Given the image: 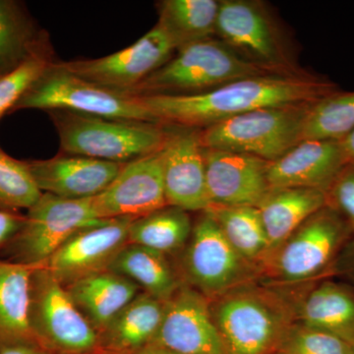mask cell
I'll use <instances>...</instances> for the list:
<instances>
[{
	"instance_id": "obj_1",
	"label": "cell",
	"mask_w": 354,
	"mask_h": 354,
	"mask_svg": "<svg viewBox=\"0 0 354 354\" xmlns=\"http://www.w3.org/2000/svg\"><path fill=\"white\" fill-rule=\"evenodd\" d=\"M337 92L335 84L311 74H272L234 81L199 94L136 97L153 122L204 129L256 109L315 104Z\"/></svg>"
},
{
	"instance_id": "obj_2",
	"label": "cell",
	"mask_w": 354,
	"mask_h": 354,
	"mask_svg": "<svg viewBox=\"0 0 354 354\" xmlns=\"http://www.w3.org/2000/svg\"><path fill=\"white\" fill-rule=\"evenodd\" d=\"M225 354L281 353L295 319V305L274 288L249 283L211 300Z\"/></svg>"
},
{
	"instance_id": "obj_3",
	"label": "cell",
	"mask_w": 354,
	"mask_h": 354,
	"mask_svg": "<svg viewBox=\"0 0 354 354\" xmlns=\"http://www.w3.org/2000/svg\"><path fill=\"white\" fill-rule=\"evenodd\" d=\"M64 153L127 164L164 148L167 128L148 121L48 111Z\"/></svg>"
},
{
	"instance_id": "obj_4",
	"label": "cell",
	"mask_w": 354,
	"mask_h": 354,
	"mask_svg": "<svg viewBox=\"0 0 354 354\" xmlns=\"http://www.w3.org/2000/svg\"><path fill=\"white\" fill-rule=\"evenodd\" d=\"M176 51L169 62L125 94L135 97L199 94L241 79L272 75L246 62L215 38Z\"/></svg>"
},
{
	"instance_id": "obj_5",
	"label": "cell",
	"mask_w": 354,
	"mask_h": 354,
	"mask_svg": "<svg viewBox=\"0 0 354 354\" xmlns=\"http://www.w3.org/2000/svg\"><path fill=\"white\" fill-rule=\"evenodd\" d=\"M354 234L335 209L324 207L263 263L260 272L274 285L290 286L330 277V270Z\"/></svg>"
},
{
	"instance_id": "obj_6",
	"label": "cell",
	"mask_w": 354,
	"mask_h": 354,
	"mask_svg": "<svg viewBox=\"0 0 354 354\" xmlns=\"http://www.w3.org/2000/svg\"><path fill=\"white\" fill-rule=\"evenodd\" d=\"M313 104L256 109L221 121L201 129L202 145L272 162L304 140L305 120Z\"/></svg>"
},
{
	"instance_id": "obj_7",
	"label": "cell",
	"mask_w": 354,
	"mask_h": 354,
	"mask_svg": "<svg viewBox=\"0 0 354 354\" xmlns=\"http://www.w3.org/2000/svg\"><path fill=\"white\" fill-rule=\"evenodd\" d=\"M29 323L35 342L46 353L100 354L97 332L44 267L32 268Z\"/></svg>"
},
{
	"instance_id": "obj_8",
	"label": "cell",
	"mask_w": 354,
	"mask_h": 354,
	"mask_svg": "<svg viewBox=\"0 0 354 354\" xmlns=\"http://www.w3.org/2000/svg\"><path fill=\"white\" fill-rule=\"evenodd\" d=\"M28 109L153 122L134 95L88 82L62 68L57 60L23 95L12 113Z\"/></svg>"
},
{
	"instance_id": "obj_9",
	"label": "cell",
	"mask_w": 354,
	"mask_h": 354,
	"mask_svg": "<svg viewBox=\"0 0 354 354\" xmlns=\"http://www.w3.org/2000/svg\"><path fill=\"white\" fill-rule=\"evenodd\" d=\"M181 254L183 283L209 300L239 286L253 283L259 268L248 262L230 245L209 212H202L193 225L189 241Z\"/></svg>"
},
{
	"instance_id": "obj_10",
	"label": "cell",
	"mask_w": 354,
	"mask_h": 354,
	"mask_svg": "<svg viewBox=\"0 0 354 354\" xmlns=\"http://www.w3.org/2000/svg\"><path fill=\"white\" fill-rule=\"evenodd\" d=\"M218 41L239 57L278 75H301L283 32L263 2L221 0L216 21Z\"/></svg>"
},
{
	"instance_id": "obj_11",
	"label": "cell",
	"mask_w": 354,
	"mask_h": 354,
	"mask_svg": "<svg viewBox=\"0 0 354 354\" xmlns=\"http://www.w3.org/2000/svg\"><path fill=\"white\" fill-rule=\"evenodd\" d=\"M102 218L93 198L72 200L43 193L27 209L17 234L1 250L3 259L27 267L43 266L71 235Z\"/></svg>"
},
{
	"instance_id": "obj_12",
	"label": "cell",
	"mask_w": 354,
	"mask_h": 354,
	"mask_svg": "<svg viewBox=\"0 0 354 354\" xmlns=\"http://www.w3.org/2000/svg\"><path fill=\"white\" fill-rule=\"evenodd\" d=\"M174 51L167 34L157 24L131 46L108 57L57 64L88 82L125 93L169 62Z\"/></svg>"
},
{
	"instance_id": "obj_13",
	"label": "cell",
	"mask_w": 354,
	"mask_h": 354,
	"mask_svg": "<svg viewBox=\"0 0 354 354\" xmlns=\"http://www.w3.org/2000/svg\"><path fill=\"white\" fill-rule=\"evenodd\" d=\"M134 218H102L81 228L43 266L64 286L97 272L108 271L128 243Z\"/></svg>"
},
{
	"instance_id": "obj_14",
	"label": "cell",
	"mask_w": 354,
	"mask_h": 354,
	"mask_svg": "<svg viewBox=\"0 0 354 354\" xmlns=\"http://www.w3.org/2000/svg\"><path fill=\"white\" fill-rule=\"evenodd\" d=\"M150 346L178 354H225L211 300L183 283L165 302L162 322Z\"/></svg>"
},
{
	"instance_id": "obj_15",
	"label": "cell",
	"mask_w": 354,
	"mask_h": 354,
	"mask_svg": "<svg viewBox=\"0 0 354 354\" xmlns=\"http://www.w3.org/2000/svg\"><path fill=\"white\" fill-rule=\"evenodd\" d=\"M99 218H138L169 206L162 176V149L123 165L108 187L93 198Z\"/></svg>"
},
{
	"instance_id": "obj_16",
	"label": "cell",
	"mask_w": 354,
	"mask_h": 354,
	"mask_svg": "<svg viewBox=\"0 0 354 354\" xmlns=\"http://www.w3.org/2000/svg\"><path fill=\"white\" fill-rule=\"evenodd\" d=\"M167 128V138L162 148V176L167 204L187 212L206 211L209 201L201 129Z\"/></svg>"
},
{
	"instance_id": "obj_17",
	"label": "cell",
	"mask_w": 354,
	"mask_h": 354,
	"mask_svg": "<svg viewBox=\"0 0 354 354\" xmlns=\"http://www.w3.org/2000/svg\"><path fill=\"white\" fill-rule=\"evenodd\" d=\"M207 191L211 207H256L270 184L268 162L247 153L204 148Z\"/></svg>"
},
{
	"instance_id": "obj_18",
	"label": "cell",
	"mask_w": 354,
	"mask_h": 354,
	"mask_svg": "<svg viewBox=\"0 0 354 354\" xmlns=\"http://www.w3.org/2000/svg\"><path fill=\"white\" fill-rule=\"evenodd\" d=\"M348 165L339 140L304 139L268 162V181L271 188H312L327 193Z\"/></svg>"
},
{
	"instance_id": "obj_19",
	"label": "cell",
	"mask_w": 354,
	"mask_h": 354,
	"mask_svg": "<svg viewBox=\"0 0 354 354\" xmlns=\"http://www.w3.org/2000/svg\"><path fill=\"white\" fill-rule=\"evenodd\" d=\"M25 162L41 192L72 200L97 196L125 165L68 153Z\"/></svg>"
},
{
	"instance_id": "obj_20",
	"label": "cell",
	"mask_w": 354,
	"mask_h": 354,
	"mask_svg": "<svg viewBox=\"0 0 354 354\" xmlns=\"http://www.w3.org/2000/svg\"><path fill=\"white\" fill-rule=\"evenodd\" d=\"M299 325L354 344V286L332 277L316 281L295 304Z\"/></svg>"
},
{
	"instance_id": "obj_21",
	"label": "cell",
	"mask_w": 354,
	"mask_h": 354,
	"mask_svg": "<svg viewBox=\"0 0 354 354\" xmlns=\"http://www.w3.org/2000/svg\"><path fill=\"white\" fill-rule=\"evenodd\" d=\"M165 302L140 291L97 335L100 354H137L157 334Z\"/></svg>"
},
{
	"instance_id": "obj_22",
	"label": "cell",
	"mask_w": 354,
	"mask_h": 354,
	"mask_svg": "<svg viewBox=\"0 0 354 354\" xmlns=\"http://www.w3.org/2000/svg\"><path fill=\"white\" fill-rule=\"evenodd\" d=\"M65 288L97 335L141 291L136 283L109 270L79 279Z\"/></svg>"
},
{
	"instance_id": "obj_23",
	"label": "cell",
	"mask_w": 354,
	"mask_h": 354,
	"mask_svg": "<svg viewBox=\"0 0 354 354\" xmlns=\"http://www.w3.org/2000/svg\"><path fill=\"white\" fill-rule=\"evenodd\" d=\"M326 206L327 193L322 190L304 187L270 188L257 207L269 241L270 255L310 216Z\"/></svg>"
},
{
	"instance_id": "obj_24",
	"label": "cell",
	"mask_w": 354,
	"mask_h": 354,
	"mask_svg": "<svg viewBox=\"0 0 354 354\" xmlns=\"http://www.w3.org/2000/svg\"><path fill=\"white\" fill-rule=\"evenodd\" d=\"M32 268L0 259V353L37 346L29 323Z\"/></svg>"
},
{
	"instance_id": "obj_25",
	"label": "cell",
	"mask_w": 354,
	"mask_h": 354,
	"mask_svg": "<svg viewBox=\"0 0 354 354\" xmlns=\"http://www.w3.org/2000/svg\"><path fill=\"white\" fill-rule=\"evenodd\" d=\"M48 53H53L48 35L39 29L25 4L0 0V77Z\"/></svg>"
},
{
	"instance_id": "obj_26",
	"label": "cell",
	"mask_w": 354,
	"mask_h": 354,
	"mask_svg": "<svg viewBox=\"0 0 354 354\" xmlns=\"http://www.w3.org/2000/svg\"><path fill=\"white\" fill-rule=\"evenodd\" d=\"M109 270L130 279L141 291L162 302L167 301L183 283L167 255L129 242Z\"/></svg>"
},
{
	"instance_id": "obj_27",
	"label": "cell",
	"mask_w": 354,
	"mask_h": 354,
	"mask_svg": "<svg viewBox=\"0 0 354 354\" xmlns=\"http://www.w3.org/2000/svg\"><path fill=\"white\" fill-rule=\"evenodd\" d=\"M157 7V24L164 30L176 51L215 38L220 1L162 0Z\"/></svg>"
},
{
	"instance_id": "obj_28",
	"label": "cell",
	"mask_w": 354,
	"mask_h": 354,
	"mask_svg": "<svg viewBox=\"0 0 354 354\" xmlns=\"http://www.w3.org/2000/svg\"><path fill=\"white\" fill-rule=\"evenodd\" d=\"M192 228L188 212L169 205L133 220L128 242L148 247L167 256L176 255L183 252Z\"/></svg>"
},
{
	"instance_id": "obj_29",
	"label": "cell",
	"mask_w": 354,
	"mask_h": 354,
	"mask_svg": "<svg viewBox=\"0 0 354 354\" xmlns=\"http://www.w3.org/2000/svg\"><path fill=\"white\" fill-rule=\"evenodd\" d=\"M225 239L244 259L261 268L270 255V244L256 207H211L208 209Z\"/></svg>"
},
{
	"instance_id": "obj_30",
	"label": "cell",
	"mask_w": 354,
	"mask_h": 354,
	"mask_svg": "<svg viewBox=\"0 0 354 354\" xmlns=\"http://www.w3.org/2000/svg\"><path fill=\"white\" fill-rule=\"evenodd\" d=\"M354 129V92H337L317 102L305 120L304 139L341 140Z\"/></svg>"
},
{
	"instance_id": "obj_31",
	"label": "cell",
	"mask_w": 354,
	"mask_h": 354,
	"mask_svg": "<svg viewBox=\"0 0 354 354\" xmlns=\"http://www.w3.org/2000/svg\"><path fill=\"white\" fill-rule=\"evenodd\" d=\"M41 195L25 160H16L0 148V209H29Z\"/></svg>"
},
{
	"instance_id": "obj_32",
	"label": "cell",
	"mask_w": 354,
	"mask_h": 354,
	"mask_svg": "<svg viewBox=\"0 0 354 354\" xmlns=\"http://www.w3.org/2000/svg\"><path fill=\"white\" fill-rule=\"evenodd\" d=\"M53 53L37 55L17 69L0 77V120L12 113L23 95L55 62Z\"/></svg>"
},
{
	"instance_id": "obj_33",
	"label": "cell",
	"mask_w": 354,
	"mask_h": 354,
	"mask_svg": "<svg viewBox=\"0 0 354 354\" xmlns=\"http://www.w3.org/2000/svg\"><path fill=\"white\" fill-rule=\"evenodd\" d=\"M279 353L353 354V346L329 333L297 324L288 333Z\"/></svg>"
},
{
	"instance_id": "obj_34",
	"label": "cell",
	"mask_w": 354,
	"mask_h": 354,
	"mask_svg": "<svg viewBox=\"0 0 354 354\" xmlns=\"http://www.w3.org/2000/svg\"><path fill=\"white\" fill-rule=\"evenodd\" d=\"M327 206L344 218L354 234V165H346L327 191Z\"/></svg>"
},
{
	"instance_id": "obj_35",
	"label": "cell",
	"mask_w": 354,
	"mask_h": 354,
	"mask_svg": "<svg viewBox=\"0 0 354 354\" xmlns=\"http://www.w3.org/2000/svg\"><path fill=\"white\" fill-rule=\"evenodd\" d=\"M24 220L20 212L0 209V251L17 234Z\"/></svg>"
},
{
	"instance_id": "obj_36",
	"label": "cell",
	"mask_w": 354,
	"mask_h": 354,
	"mask_svg": "<svg viewBox=\"0 0 354 354\" xmlns=\"http://www.w3.org/2000/svg\"><path fill=\"white\" fill-rule=\"evenodd\" d=\"M334 276L354 286V239L346 244L333 266L330 277Z\"/></svg>"
},
{
	"instance_id": "obj_37",
	"label": "cell",
	"mask_w": 354,
	"mask_h": 354,
	"mask_svg": "<svg viewBox=\"0 0 354 354\" xmlns=\"http://www.w3.org/2000/svg\"><path fill=\"white\" fill-rule=\"evenodd\" d=\"M339 141H341L342 150H344L348 164L354 165V129Z\"/></svg>"
},
{
	"instance_id": "obj_38",
	"label": "cell",
	"mask_w": 354,
	"mask_h": 354,
	"mask_svg": "<svg viewBox=\"0 0 354 354\" xmlns=\"http://www.w3.org/2000/svg\"><path fill=\"white\" fill-rule=\"evenodd\" d=\"M0 354H50L37 346H20L9 348Z\"/></svg>"
},
{
	"instance_id": "obj_39",
	"label": "cell",
	"mask_w": 354,
	"mask_h": 354,
	"mask_svg": "<svg viewBox=\"0 0 354 354\" xmlns=\"http://www.w3.org/2000/svg\"><path fill=\"white\" fill-rule=\"evenodd\" d=\"M137 354H178L172 353V351H167V349L157 348V346H148L147 348L142 349Z\"/></svg>"
},
{
	"instance_id": "obj_40",
	"label": "cell",
	"mask_w": 354,
	"mask_h": 354,
	"mask_svg": "<svg viewBox=\"0 0 354 354\" xmlns=\"http://www.w3.org/2000/svg\"><path fill=\"white\" fill-rule=\"evenodd\" d=\"M353 354H354V344H353Z\"/></svg>"
},
{
	"instance_id": "obj_41",
	"label": "cell",
	"mask_w": 354,
	"mask_h": 354,
	"mask_svg": "<svg viewBox=\"0 0 354 354\" xmlns=\"http://www.w3.org/2000/svg\"><path fill=\"white\" fill-rule=\"evenodd\" d=\"M279 354H283V353H279Z\"/></svg>"
},
{
	"instance_id": "obj_42",
	"label": "cell",
	"mask_w": 354,
	"mask_h": 354,
	"mask_svg": "<svg viewBox=\"0 0 354 354\" xmlns=\"http://www.w3.org/2000/svg\"><path fill=\"white\" fill-rule=\"evenodd\" d=\"M101 354H102V353H101Z\"/></svg>"
}]
</instances>
